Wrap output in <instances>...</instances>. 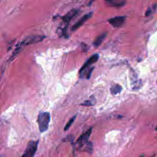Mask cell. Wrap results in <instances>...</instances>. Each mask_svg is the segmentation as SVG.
Instances as JSON below:
<instances>
[{
    "label": "cell",
    "instance_id": "obj_1",
    "mask_svg": "<svg viewBox=\"0 0 157 157\" xmlns=\"http://www.w3.org/2000/svg\"><path fill=\"white\" fill-rule=\"evenodd\" d=\"M37 123L40 132L46 131L48 128L50 121V114L48 112H40L37 116Z\"/></svg>",
    "mask_w": 157,
    "mask_h": 157
},
{
    "label": "cell",
    "instance_id": "obj_2",
    "mask_svg": "<svg viewBox=\"0 0 157 157\" xmlns=\"http://www.w3.org/2000/svg\"><path fill=\"white\" fill-rule=\"evenodd\" d=\"M38 144L39 140H31L28 142L21 157H34L37 150Z\"/></svg>",
    "mask_w": 157,
    "mask_h": 157
},
{
    "label": "cell",
    "instance_id": "obj_3",
    "mask_svg": "<svg viewBox=\"0 0 157 157\" xmlns=\"http://www.w3.org/2000/svg\"><path fill=\"white\" fill-rule=\"evenodd\" d=\"M45 38L44 36H40V35H32L26 37L23 39V41L18 46L21 47V46L29 45L31 44L37 43L41 40H42Z\"/></svg>",
    "mask_w": 157,
    "mask_h": 157
},
{
    "label": "cell",
    "instance_id": "obj_4",
    "mask_svg": "<svg viewBox=\"0 0 157 157\" xmlns=\"http://www.w3.org/2000/svg\"><path fill=\"white\" fill-rule=\"evenodd\" d=\"M99 58V55L98 53H95L93 55H91L86 61L85 63L83 64V65L82 66V67L80 68V71H79V74L81 75L82 74H83L85 71L88 69L91 64H94V63H96Z\"/></svg>",
    "mask_w": 157,
    "mask_h": 157
},
{
    "label": "cell",
    "instance_id": "obj_5",
    "mask_svg": "<svg viewBox=\"0 0 157 157\" xmlns=\"http://www.w3.org/2000/svg\"><path fill=\"white\" fill-rule=\"evenodd\" d=\"M78 10L77 9H74L71 10L69 12H68L64 16L62 17V21L64 24V26L66 25V27H67L68 24L70 23L71 20L78 13Z\"/></svg>",
    "mask_w": 157,
    "mask_h": 157
},
{
    "label": "cell",
    "instance_id": "obj_6",
    "mask_svg": "<svg viewBox=\"0 0 157 157\" xmlns=\"http://www.w3.org/2000/svg\"><path fill=\"white\" fill-rule=\"evenodd\" d=\"M125 18V16H117L108 19L107 21L110 25H112V26L117 28L121 26L124 23Z\"/></svg>",
    "mask_w": 157,
    "mask_h": 157
},
{
    "label": "cell",
    "instance_id": "obj_7",
    "mask_svg": "<svg viewBox=\"0 0 157 157\" xmlns=\"http://www.w3.org/2000/svg\"><path fill=\"white\" fill-rule=\"evenodd\" d=\"M93 12H89L86 13L85 15H84L83 17H82L71 28V31H75L77 30L78 28H79L82 25H83V23L89 18H90L92 16Z\"/></svg>",
    "mask_w": 157,
    "mask_h": 157
},
{
    "label": "cell",
    "instance_id": "obj_8",
    "mask_svg": "<svg viewBox=\"0 0 157 157\" xmlns=\"http://www.w3.org/2000/svg\"><path fill=\"white\" fill-rule=\"evenodd\" d=\"M91 132H92V128H90L86 131H85L84 133H83L77 139V144L78 145H80L83 143L88 142L89 137L91 134Z\"/></svg>",
    "mask_w": 157,
    "mask_h": 157
},
{
    "label": "cell",
    "instance_id": "obj_9",
    "mask_svg": "<svg viewBox=\"0 0 157 157\" xmlns=\"http://www.w3.org/2000/svg\"><path fill=\"white\" fill-rule=\"evenodd\" d=\"M105 2L108 6L120 7V6H124L126 2L123 1H120V0H109V1H105Z\"/></svg>",
    "mask_w": 157,
    "mask_h": 157
},
{
    "label": "cell",
    "instance_id": "obj_10",
    "mask_svg": "<svg viewBox=\"0 0 157 157\" xmlns=\"http://www.w3.org/2000/svg\"><path fill=\"white\" fill-rule=\"evenodd\" d=\"M107 36V33H102L101 35L98 36L96 39L94 40V41L93 42V45L95 47H98V46H99L101 43L102 42V41L104 40V39Z\"/></svg>",
    "mask_w": 157,
    "mask_h": 157
},
{
    "label": "cell",
    "instance_id": "obj_11",
    "mask_svg": "<svg viewBox=\"0 0 157 157\" xmlns=\"http://www.w3.org/2000/svg\"><path fill=\"white\" fill-rule=\"evenodd\" d=\"M122 91V87L119 84H114L110 88V93L113 95H116L119 94Z\"/></svg>",
    "mask_w": 157,
    "mask_h": 157
},
{
    "label": "cell",
    "instance_id": "obj_12",
    "mask_svg": "<svg viewBox=\"0 0 157 157\" xmlns=\"http://www.w3.org/2000/svg\"><path fill=\"white\" fill-rule=\"evenodd\" d=\"M96 103V99L93 95L91 96L88 99L85 101L82 104H81V105L84 106H92L94 105Z\"/></svg>",
    "mask_w": 157,
    "mask_h": 157
},
{
    "label": "cell",
    "instance_id": "obj_13",
    "mask_svg": "<svg viewBox=\"0 0 157 157\" xmlns=\"http://www.w3.org/2000/svg\"><path fill=\"white\" fill-rule=\"evenodd\" d=\"M76 116H77L76 115H74V116H73V117L68 121V122L67 123V124H66V126H65V127H64V131H67V130H68V129H69V128L71 127V126L72 125V124L74 123V120H75Z\"/></svg>",
    "mask_w": 157,
    "mask_h": 157
},
{
    "label": "cell",
    "instance_id": "obj_14",
    "mask_svg": "<svg viewBox=\"0 0 157 157\" xmlns=\"http://www.w3.org/2000/svg\"><path fill=\"white\" fill-rule=\"evenodd\" d=\"M93 69H94V67H91L90 69H88V72H87V73L86 74V75H85V77H86V78L87 79H89L90 78L91 73H92Z\"/></svg>",
    "mask_w": 157,
    "mask_h": 157
},
{
    "label": "cell",
    "instance_id": "obj_15",
    "mask_svg": "<svg viewBox=\"0 0 157 157\" xmlns=\"http://www.w3.org/2000/svg\"><path fill=\"white\" fill-rule=\"evenodd\" d=\"M140 157H143V156H140Z\"/></svg>",
    "mask_w": 157,
    "mask_h": 157
}]
</instances>
